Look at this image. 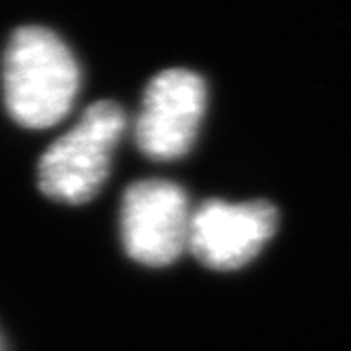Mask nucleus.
Masks as SVG:
<instances>
[{"instance_id":"nucleus-5","label":"nucleus","mask_w":351,"mask_h":351,"mask_svg":"<svg viewBox=\"0 0 351 351\" xmlns=\"http://www.w3.org/2000/svg\"><path fill=\"white\" fill-rule=\"evenodd\" d=\"M278 229V210L267 202H208L193 212L189 250L216 271L247 265Z\"/></svg>"},{"instance_id":"nucleus-2","label":"nucleus","mask_w":351,"mask_h":351,"mask_svg":"<svg viewBox=\"0 0 351 351\" xmlns=\"http://www.w3.org/2000/svg\"><path fill=\"white\" fill-rule=\"evenodd\" d=\"M128 117L114 102L91 104L79 123L56 140L38 163L40 191L64 204H85L97 195L110 171L112 150Z\"/></svg>"},{"instance_id":"nucleus-4","label":"nucleus","mask_w":351,"mask_h":351,"mask_svg":"<svg viewBox=\"0 0 351 351\" xmlns=\"http://www.w3.org/2000/svg\"><path fill=\"white\" fill-rule=\"evenodd\" d=\"M208 89L197 72L163 70L148 83L136 121V142L144 155L169 161L195 144L206 112Z\"/></svg>"},{"instance_id":"nucleus-1","label":"nucleus","mask_w":351,"mask_h":351,"mask_svg":"<svg viewBox=\"0 0 351 351\" xmlns=\"http://www.w3.org/2000/svg\"><path fill=\"white\" fill-rule=\"evenodd\" d=\"M5 102L23 128L60 123L79 93L81 74L66 43L40 26L19 28L5 53Z\"/></svg>"},{"instance_id":"nucleus-3","label":"nucleus","mask_w":351,"mask_h":351,"mask_svg":"<svg viewBox=\"0 0 351 351\" xmlns=\"http://www.w3.org/2000/svg\"><path fill=\"white\" fill-rule=\"evenodd\" d=\"M193 212L186 193L167 180H140L123 195L121 239L148 267L171 265L189 247Z\"/></svg>"}]
</instances>
